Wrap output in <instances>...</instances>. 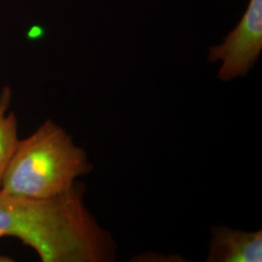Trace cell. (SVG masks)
<instances>
[{
	"label": "cell",
	"instance_id": "cell-1",
	"mask_svg": "<svg viewBox=\"0 0 262 262\" xmlns=\"http://www.w3.org/2000/svg\"><path fill=\"white\" fill-rule=\"evenodd\" d=\"M17 237L43 262H107L116 257L111 234L84 203V187L47 199L0 191V237Z\"/></svg>",
	"mask_w": 262,
	"mask_h": 262
},
{
	"label": "cell",
	"instance_id": "cell-2",
	"mask_svg": "<svg viewBox=\"0 0 262 262\" xmlns=\"http://www.w3.org/2000/svg\"><path fill=\"white\" fill-rule=\"evenodd\" d=\"M93 164L62 127L47 120L19 140L0 191L11 196L47 199L70 190Z\"/></svg>",
	"mask_w": 262,
	"mask_h": 262
},
{
	"label": "cell",
	"instance_id": "cell-3",
	"mask_svg": "<svg viewBox=\"0 0 262 262\" xmlns=\"http://www.w3.org/2000/svg\"><path fill=\"white\" fill-rule=\"evenodd\" d=\"M262 51V0H250L237 27L223 44L210 48L211 62L221 60L217 78L231 81L249 73Z\"/></svg>",
	"mask_w": 262,
	"mask_h": 262
},
{
	"label": "cell",
	"instance_id": "cell-4",
	"mask_svg": "<svg viewBox=\"0 0 262 262\" xmlns=\"http://www.w3.org/2000/svg\"><path fill=\"white\" fill-rule=\"evenodd\" d=\"M208 262H261L262 231L246 232L225 226L211 229Z\"/></svg>",
	"mask_w": 262,
	"mask_h": 262
},
{
	"label": "cell",
	"instance_id": "cell-5",
	"mask_svg": "<svg viewBox=\"0 0 262 262\" xmlns=\"http://www.w3.org/2000/svg\"><path fill=\"white\" fill-rule=\"evenodd\" d=\"M11 97V89L5 86L0 94V189L10 160L19 142L16 115L8 112Z\"/></svg>",
	"mask_w": 262,
	"mask_h": 262
}]
</instances>
